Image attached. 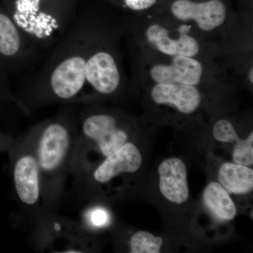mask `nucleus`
Wrapping results in <instances>:
<instances>
[{"label": "nucleus", "instance_id": "obj_3", "mask_svg": "<svg viewBox=\"0 0 253 253\" xmlns=\"http://www.w3.org/2000/svg\"><path fill=\"white\" fill-rule=\"evenodd\" d=\"M121 28L97 17L93 30L86 64V88L94 94L109 96L122 89L123 75L118 51Z\"/></svg>", "mask_w": 253, "mask_h": 253}, {"label": "nucleus", "instance_id": "obj_21", "mask_svg": "<svg viewBox=\"0 0 253 253\" xmlns=\"http://www.w3.org/2000/svg\"><path fill=\"white\" fill-rule=\"evenodd\" d=\"M9 77L0 71V97L9 99L18 103L17 98L10 90Z\"/></svg>", "mask_w": 253, "mask_h": 253}, {"label": "nucleus", "instance_id": "obj_4", "mask_svg": "<svg viewBox=\"0 0 253 253\" xmlns=\"http://www.w3.org/2000/svg\"><path fill=\"white\" fill-rule=\"evenodd\" d=\"M77 121L73 109L65 107L54 117L32 129L31 135L36 142V154L43 178L58 175L69 158Z\"/></svg>", "mask_w": 253, "mask_h": 253}, {"label": "nucleus", "instance_id": "obj_23", "mask_svg": "<svg viewBox=\"0 0 253 253\" xmlns=\"http://www.w3.org/2000/svg\"><path fill=\"white\" fill-rule=\"evenodd\" d=\"M0 98H1V97H0Z\"/></svg>", "mask_w": 253, "mask_h": 253}, {"label": "nucleus", "instance_id": "obj_2", "mask_svg": "<svg viewBox=\"0 0 253 253\" xmlns=\"http://www.w3.org/2000/svg\"><path fill=\"white\" fill-rule=\"evenodd\" d=\"M29 41L48 54L77 16L81 0H0Z\"/></svg>", "mask_w": 253, "mask_h": 253}, {"label": "nucleus", "instance_id": "obj_17", "mask_svg": "<svg viewBox=\"0 0 253 253\" xmlns=\"http://www.w3.org/2000/svg\"><path fill=\"white\" fill-rule=\"evenodd\" d=\"M232 158L234 163L241 166H251L253 164V133L251 131L247 139L234 145Z\"/></svg>", "mask_w": 253, "mask_h": 253}, {"label": "nucleus", "instance_id": "obj_22", "mask_svg": "<svg viewBox=\"0 0 253 253\" xmlns=\"http://www.w3.org/2000/svg\"><path fill=\"white\" fill-rule=\"evenodd\" d=\"M248 78H249V81L251 84L253 83V68L251 67L250 68L249 75H248Z\"/></svg>", "mask_w": 253, "mask_h": 253}, {"label": "nucleus", "instance_id": "obj_8", "mask_svg": "<svg viewBox=\"0 0 253 253\" xmlns=\"http://www.w3.org/2000/svg\"><path fill=\"white\" fill-rule=\"evenodd\" d=\"M155 84H179L197 86L204 77L202 63L194 57L176 56L168 64H155L149 70Z\"/></svg>", "mask_w": 253, "mask_h": 253}, {"label": "nucleus", "instance_id": "obj_20", "mask_svg": "<svg viewBox=\"0 0 253 253\" xmlns=\"http://www.w3.org/2000/svg\"><path fill=\"white\" fill-rule=\"evenodd\" d=\"M89 220L93 225L104 226L109 222V214L106 211L100 208L93 210L89 214Z\"/></svg>", "mask_w": 253, "mask_h": 253}, {"label": "nucleus", "instance_id": "obj_5", "mask_svg": "<svg viewBox=\"0 0 253 253\" xmlns=\"http://www.w3.org/2000/svg\"><path fill=\"white\" fill-rule=\"evenodd\" d=\"M46 56L0 4V71L8 77L21 76L38 67Z\"/></svg>", "mask_w": 253, "mask_h": 253}, {"label": "nucleus", "instance_id": "obj_14", "mask_svg": "<svg viewBox=\"0 0 253 253\" xmlns=\"http://www.w3.org/2000/svg\"><path fill=\"white\" fill-rule=\"evenodd\" d=\"M218 180L228 193L248 194L253 188V170L235 163H225L219 168Z\"/></svg>", "mask_w": 253, "mask_h": 253}, {"label": "nucleus", "instance_id": "obj_16", "mask_svg": "<svg viewBox=\"0 0 253 253\" xmlns=\"http://www.w3.org/2000/svg\"><path fill=\"white\" fill-rule=\"evenodd\" d=\"M162 238L146 231L136 232L131 238V253H159L163 246Z\"/></svg>", "mask_w": 253, "mask_h": 253}, {"label": "nucleus", "instance_id": "obj_7", "mask_svg": "<svg viewBox=\"0 0 253 253\" xmlns=\"http://www.w3.org/2000/svg\"><path fill=\"white\" fill-rule=\"evenodd\" d=\"M173 16L182 21H194L204 31L221 26L226 17V6L220 0L194 2L191 0H176L171 6Z\"/></svg>", "mask_w": 253, "mask_h": 253}, {"label": "nucleus", "instance_id": "obj_10", "mask_svg": "<svg viewBox=\"0 0 253 253\" xmlns=\"http://www.w3.org/2000/svg\"><path fill=\"white\" fill-rule=\"evenodd\" d=\"M15 189L19 199L26 206L38 204L41 196L42 176L34 151L23 153L14 165Z\"/></svg>", "mask_w": 253, "mask_h": 253}, {"label": "nucleus", "instance_id": "obj_19", "mask_svg": "<svg viewBox=\"0 0 253 253\" xmlns=\"http://www.w3.org/2000/svg\"><path fill=\"white\" fill-rule=\"evenodd\" d=\"M123 4L132 11H139L151 7L157 0H122Z\"/></svg>", "mask_w": 253, "mask_h": 253}, {"label": "nucleus", "instance_id": "obj_6", "mask_svg": "<svg viewBox=\"0 0 253 253\" xmlns=\"http://www.w3.org/2000/svg\"><path fill=\"white\" fill-rule=\"evenodd\" d=\"M79 125L81 136L96 144L104 157L116 152L129 139L125 118L114 111L95 108L83 110Z\"/></svg>", "mask_w": 253, "mask_h": 253}, {"label": "nucleus", "instance_id": "obj_1", "mask_svg": "<svg viewBox=\"0 0 253 253\" xmlns=\"http://www.w3.org/2000/svg\"><path fill=\"white\" fill-rule=\"evenodd\" d=\"M97 16L80 6L73 24L33 71L20 76L21 106L82 102L86 89L88 47Z\"/></svg>", "mask_w": 253, "mask_h": 253}, {"label": "nucleus", "instance_id": "obj_15", "mask_svg": "<svg viewBox=\"0 0 253 253\" xmlns=\"http://www.w3.org/2000/svg\"><path fill=\"white\" fill-rule=\"evenodd\" d=\"M205 204L218 218L226 220L234 219L236 215V208L229 193L219 183H210L204 192Z\"/></svg>", "mask_w": 253, "mask_h": 253}, {"label": "nucleus", "instance_id": "obj_9", "mask_svg": "<svg viewBox=\"0 0 253 253\" xmlns=\"http://www.w3.org/2000/svg\"><path fill=\"white\" fill-rule=\"evenodd\" d=\"M146 41L158 52L166 56H186L195 57L200 53L201 46L194 37L189 35V31L181 26L178 36L174 37L167 28L154 23L146 29L145 33Z\"/></svg>", "mask_w": 253, "mask_h": 253}, {"label": "nucleus", "instance_id": "obj_12", "mask_svg": "<svg viewBox=\"0 0 253 253\" xmlns=\"http://www.w3.org/2000/svg\"><path fill=\"white\" fill-rule=\"evenodd\" d=\"M142 164L140 151L132 143L123 145L116 152L109 155L95 169L94 180L106 184L123 173H134Z\"/></svg>", "mask_w": 253, "mask_h": 253}, {"label": "nucleus", "instance_id": "obj_13", "mask_svg": "<svg viewBox=\"0 0 253 253\" xmlns=\"http://www.w3.org/2000/svg\"><path fill=\"white\" fill-rule=\"evenodd\" d=\"M156 104L175 107L184 114H191L201 104L202 96L196 86L179 84H155L151 91Z\"/></svg>", "mask_w": 253, "mask_h": 253}, {"label": "nucleus", "instance_id": "obj_18", "mask_svg": "<svg viewBox=\"0 0 253 253\" xmlns=\"http://www.w3.org/2000/svg\"><path fill=\"white\" fill-rule=\"evenodd\" d=\"M212 134L216 140L224 143L239 144L244 139H241L238 136L234 126L227 120H219L214 125Z\"/></svg>", "mask_w": 253, "mask_h": 253}, {"label": "nucleus", "instance_id": "obj_11", "mask_svg": "<svg viewBox=\"0 0 253 253\" xmlns=\"http://www.w3.org/2000/svg\"><path fill=\"white\" fill-rule=\"evenodd\" d=\"M159 188L161 194L168 201L175 204H182L189 197L187 169L181 160L168 158L160 164Z\"/></svg>", "mask_w": 253, "mask_h": 253}]
</instances>
